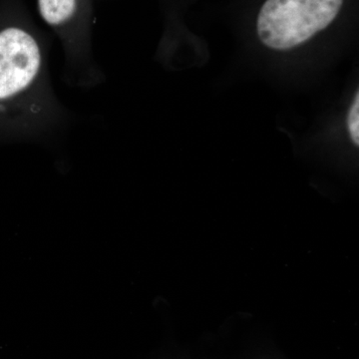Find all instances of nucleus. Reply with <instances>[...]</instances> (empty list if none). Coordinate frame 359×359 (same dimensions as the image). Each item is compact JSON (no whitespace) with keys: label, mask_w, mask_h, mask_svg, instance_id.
Here are the masks:
<instances>
[{"label":"nucleus","mask_w":359,"mask_h":359,"mask_svg":"<svg viewBox=\"0 0 359 359\" xmlns=\"http://www.w3.org/2000/svg\"><path fill=\"white\" fill-rule=\"evenodd\" d=\"M344 0H266L257 16L259 40L269 48L290 50L325 29Z\"/></svg>","instance_id":"obj_1"},{"label":"nucleus","mask_w":359,"mask_h":359,"mask_svg":"<svg viewBox=\"0 0 359 359\" xmlns=\"http://www.w3.org/2000/svg\"><path fill=\"white\" fill-rule=\"evenodd\" d=\"M42 74L43 54L36 39L20 28L0 32V108L15 101L30 114L39 112Z\"/></svg>","instance_id":"obj_2"},{"label":"nucleus","mask_w":359,"mask_h":359,"mask_svg":"<svg viewBox=\"0 0 359 359\" xmlns=\"http://www.w3.org/2000/svg\"><path fill=\"white\" fill-rule=\"evenodd\" d=\"M347 127H348L349 134H351V140L354 145L358 147L359 145V94L358 92L354 97L353 105L349 110L348 117H347Z\"/></svg>","instance_id":"obj_4"},{"label":"nucleus","mask_w":359,"mask_h":359,"mask_svg":"<svg viewBox=\"0 0 359 359\" xmlns=\"http://www.w3.org/2000/svg\"><path fill=\"white\" fill-rule=\"evenodd\" d=\"M42 18L50 25H60L72 18L76 0H39Z\"/></svg>","instance_id":"obj_3"}]
</instances>
